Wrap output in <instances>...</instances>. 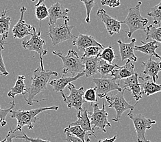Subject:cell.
<instances>
[{"label": "cell", "instance_id": "1", "mask_svg": "<svg viewBox=\"0 0 161 142\" xmlns=\"http://www.w3.org/2000/svg\"><path fill=\"white\" fill-rule=\"evenodd\" d=\"M58 75V72L53 71L42 70L41 67L36 68L34 71L32 76V83L30 86L27 88V95L28 98L25 100L28 105L32 106L34 102H40L45 101L43 100H34L36 95L41 93L42 92L46 90L47 84H49V79L52 76H57Z\"/></svg>", "mask_w": 161, "mask_h": 142}, {"label": "cell", "instance_id": "2", "mask_svg": "<svg viewBox=\"0 0 161 142\" xmlns=\"http://www.w3.org/2000/svg\"><path fill=\"white\" fill-rule=\"evenodd\" d=\"M59 109L58 106H52L47 107H41V108L34 109L31 110H12L10 111V118H14L17 120V127L13 130L14 133L17 130L22 131L23 127L25 126H28L30 130L34 129V124L38 120L37 116L41 112L48 110L57 111Z\"/></svg>", "mask_w": 161, "mask_h": 142}, {"label": "cell", "instance_id": "3", "mask_svg": "<svg viewBox=\"0 0 161 142\" xmlns=\"http://www.w3.org/2000/svg\"><path fill=\"white\" fill-rule=\"evenodd\" d=\"M53 55L59 57L63 63V74L66 75L71 73V76H75L80 73L84 72V65L78 53L73 49L69 50L67 55H63L62 53L52 51Z\"/></svg>", "mask_w": 161, "mask_h": 142}, {"label": "cell", "instance_id": "4", "mask_svg": "<svg viewBox=\"0 0 161 142\" xmlns=\"http://www.w3.org/2000/svg\"><path fill=\"white\" fill-rule=\"evenodd\" d=\"M142 4L141 2H139L133 8H130L127 17L124 21H121V24H125L129 28L128 32V37L131 39L132 34L137 30H143L146 32L145 26L148 24L147 18L141 16L140 13V7Z\"/></svg>", "mask_w": 161, "mask_h": 142}, {"label": "cell", "instance_id": "5", "mask_svg": "<svg viewBox=\"0 0 161 142\" xmlns=\"http://www.w3.org/2000/svg\"><path fill=\"white\" fill-rule=\"evenodd\" d=\"M69 21L64 20V24L60 25H49L48 36L51 38L52 45L56 46L63 42L77 38L71 33L74 26L68 25Z\"/></svg>", "mask_w": 161, "mask_h": 142}, {"label": "cell", "instance_id": "6", "mask_svg": "<svg viewBox=\"0 0 161 142\" xmlns=\"http://www.w3.org/2000/svg\"><path fill=\"white\" fill-rule=\"evenodd\" d=\"M125 90L123 89L121 92H118V93L112 96H106V101L108 104L109 108H114L116 111V117L113 118L114 122H119L120 118L125 111L130 110L133 111L135 106L131 105L125 101L124 98V92Z\"/></svg>", "mask_w": 161, "mask_h": 142}, {"label": "cell", "instance_id": "7", "mask_svg": "<svg viewBox=\"0 0 161 142\" xmlns=\"http://www.w3.org/2000/svg\"><path fill=\"white\" fill-rule=\"evenodd\" d=\"M128 117L131 119L135 125V131L138 142H151L147 139L145 133L147 129H150L153 124H156V121L147 118L142 114H134L133 111H130L127 114Z\"/></svg>", "mask_w": 161, "mask_h": 142}, {"label": "cell", "instance_id": "8", "mask_svg": "<svg viewBox=\"0 0 161 142\" xmlns=\"http://www.w3.org/2000/svg\"><path fill=\"white\" fill-rule=\"evenodd\" d=\"M41 30L39 32H36L35 27L33 26L32 29V35L31 38L29 40L23 41L22 46L25 49L28 50L30 51H35L39 53L40 56V64L41 68L42 70H45L43 56L47 55V51L44 49V46L46 43L44 40H43L41 37Z\"/></svg>", "mask_w": 161, "mask_h": 142}, {"label": "cell", "instance_id": "9", "mask_svg": "<svg viewBox=\"0 0 161 142\" xmlns=\"http://www.w3.org/2000/svg\"><path fill=\"white\" fill-rule=\"evenodd\" d=\"M92 106L93 108V112H88L92 129L95 130V129L97 128L101 129L103 132L106 133V127H111V124L108 120V113L106 111L105 103L103 102L102 109L99 108L97 103H93Z\"/></svg>", "mask_w": 161, "mask_h": 142}, {"label": "cell", "instance_id": "10", "mask_svg": "<svg viewBox=\"0 0 161 142\" xmlns=\"http://www.w3.org/2000/svg\"><path fill=\"white\" fill-rule=\"evenodd\" d=\"M68 89L70 91V94L69 96L65 95L64 92L61 93L64 102L66 103L69 109H71L74 107L76 110H82V105L84 104V90L83 87H80L77 89L73 83H69L68 85Z\"/></svg>", "mask_w": 161, "mask_h": 142}, {"label": "cell", "instance_id": "11", "mask_svg": "<svg viewBox=\"0 0 161 142\" xmlns=\"http://www.w3.org/2000/svg\"><path fill=\"white\" fill-rule=\"evenodd\" d=\"M93 82L95 84L96 94L99 98H105L106 94L112 91L117 90L118 92H121L123 90V88L120 86V83L113 79L106 77L93 78Z\"/></svg>", "mask_w": 161, "mask_h": 142}, {"label": "cell", "instance_id": "12", "mask_svg": "<svg viewBox=\"0 0 161 142\" xmlns=\"http://www.w3.org/2000/svg\"><path fill=\"white\" fill-rule=\"evenodd\" d=\"M26 10H27V8L25 6H22L21 8L20 18L19 19L18 22L13 27V30H12L14 38L22 39V38H24L25 36L32 35V31L33 29V26L26 24L24 18V14Z\"/></svg>", "mask_w": 161, "mask_h": 142}, {"label": "cell", "instance_id": "13", "mask_svg": "<svg viewBox=\"0 0 161 142\" xmlns=\"http://www.w3.org/2000/svg\"><path fill=\"white\" fill-rule=\"evenodd\" d=\"M139 75L137 72L132 76H130V77L123 79L121 87L123 89H125V90H128L131 92L132 97L135 99L136 102H138L142 98V96L143 94V90L141 86V83L139 82Z\"/></svg>", "mask_w": 161, "mask_h": 142}, {"label": "cell", "instance_id": "14", "mask_svg": "<svg viewBox=\"0 0 161 142\" xmlns=\"http://www.w3.org/2000/svg\"><path fill=\"white\" fill-rule=\"evenodd\" d=\"M97 17H99L105 25V28L110 36L119 33L121 28V21L117 20L106 13V10L103 8L98 9L97 12Z\"/></svg>", "mask_w": 161, "mask_h": 142}, {"label": "cell", "instance_id": "15", "mask_svg": "<svg viewBox=\"0 0 161 142\" xmlns=\"http://www.w3.org/2000/svg\"><path fill=\"white\" fill-rule=\"evenodd\" d=\"M49 11V25H56L57 20L58 19H64V20L69 21V17L67 14L69 12V10L64 8L60 3L56 2L54 4L48 8Z\"/></svg>", "mask_w": 161, "mask_h": 142}, {"label": "cell", "instance_id": "16", "mask_svg": "<svg viewBox=\"0 0 161 142\" xmlns=\"http://www.w3.org/2000/svg\"><path fill=\"white\" fill-rule=\"evenodd\" d=\"M78 120L75 122L71 123V126H76L78 125L81 127L85 133H87V136H93L96 138L95 134V130L92 129L91 124V120L88 114V111L86 108H84L82 110L79 111L77 113Z\"/></svg>", "mask_w": 161, "mask_h": 142}, {"label": "cell", "instance_id": "17", "mask_svg": "<svg viewBox=\"0 0 161 142\" xmlns=\"http://www.w3.org/2000/svg\"><path fill=\"white\" fill-rule=\"evenodd\" d=\"M135 42V38H132L131 42L130 43H123L121 40L117 41L122 62L126 60L134 61V62L137 61V57L135 54L136 47Z\"/></svg>", "mask_w": 161, "mask_h": 142}, {"label": "cell", "instance_id": "18", "mask_svg": "<svg viewBox=\"0 0 161 142\" xmlns=\"http://www.w3.org/2000/svg\"><path fill=\"white\" fill-rule=\"evenodd\" d=\"M72 43L73 45L76 46L80 51L82 53H84V50L90 47H99L102 49H104L102 45L98 43L93 36L82 34H80L79 36L73 41Z\"/></svg>", "mask_w": 161, "mask_h": 142}, {"label": "cell", "instance_id": "19", "mask_svg": "<svg viewBox=\"0 0 161 142\" xmlns=\"http://www.w3.org/2000/svg\"><path fill=\"white\" fill-rule=\"evenodd\" d=\"M135 64L132 62V61L128 60L124 66L114 69L111 72L110 75L113 76L114 80L116 81L127 79L136 73L135 71Z\"/></svg>", "mask_w": 161, "mask_h": 142}, {"label": "cell", "instance_id": "20", "mask_svg": "<svg viewBox=\"0 0 161 142\" xmlns=\"http://www.w3.org/2000/svg\"><path fill=\"white\" fill-rule=\"evenodd\" d=\"M143 65L144 70L143 73L152 79L154 82H156V80L158 79V72L161 71V61L160 62H156L153 60L152 57L149 58L147 62H142Z\"/></svg>", "mask_w": 161, "mask_h": 142}, {"label": "cell", "instance_id": "21", "mask_svg": "<svg viewBox=\"0 0 161 142\" xmlns=\"http://www.w3.org/2000/svg\"><path fill=\"white\" fill-rule=\"evenodd\" d=\"M84 75V72L80 73L75 76H64V75H63L59 79H53L51 81V82H49V84L53 87V90H54L56 92L62 93L64 92L63 90L69 84L73 82H74V81H76L77 79L81 78Z\"/></svg>", "mask_w": 161, "mask_h": 142}, {"label": "cell", "instance_id": "22", "mask_svg": "<svg viewBox=\"0 0 161 142\" xmlns=\"http://www.w3.org/2000/svg\"><path fill=\"white\" fill-rule=\"evenodd\" d=\"M81 59L84 65V75L86 77H91V76L98 73L99 64L100 61L99 56L93 57H81Z\"/></svg>", "mask_w": 161, "mask_h": 142}, {"label": "cell", "instance_id": "23", "mask_svg": "<svg viewBox=\"0 0 161 142\" xmlns=\"http://www.w3.org/2000/svg\"><path fill=\"white\" fill-rule=\"evenodd\" d=\"M139 79L142 81L141 86L143 92L147 97L157 92H161V84H157L147 76H140Z\"/></svg>", "mask_w": 161, "mask_h": 142}, {"label": "cell", "instance_id": "24", "mask_svg": "<svg viewBox=\"0 0 161 142\" xmlns=\"http://www.w3.org/2000/svg\"><path fill=\"white\" fill-rule=\"evenodd\" d=\"M25 76L24 75H19L14 86L11 87L10 90L8 93V97L10 98L14 99L17 95H23L24 98H25L27 94V88L25 84Z\"/></svg>", "mask_w": 161, "mask_h": 142}, {"label": "cell", "instance_id": "25", "mask_svg": "<svg viewBox=\"0 0 161 142\" xmlns=\"http://www.w3.org/2000/svg\"><path fill=\"white\" fill-rule=\"evenodd\" d=\"M141 43L143 45L141 46H136L135 51H140L143 53L144 54L149 55L151 57H155L156 58L160 59V55L158 53H156V50L159 47V43L156 41H152L149 43H144L143 41H141Z\"/></svg>", "mask_w": 161, "mask_h": 142}, {"label": "cell", "instance_id": "26", "mask_svg": "<svg viewBox=\"0 0 161 142\" xmlns=\"http://www.w3.org/2000/svg\"><path fill=\"white\" fill-rule=\"evenodd\" d=\"M8 11V10H4L0 14V36H2V42H4V40L8 36L11 24V18L6 16Z\"/></svg>", "mask_w": 161, "mask_h": 142}, {"label": "cell", "instance_id": "27", "mask_svg": "<svg viewBox=\"0 0 161 142\" xmlns=\"http://www.w3.org/2000/svg\"><path fill=\"white\" fill-rule=\"evenodd\" d=\"M146 38L145 40L152 39L161 45V27L149 25L146 28Z\"/></svg>", "mask_w": 161, "mask_h": 142}, {"label": "cell", "instance_id": "28", "mask_svg": "<svg viewBox=\"0 0 161 142\" xmlns=\"http://www.w3.org/2000/svg\"><path fill=\"white\" fill-rule=\"evenodd\" d=\"M119 66H119L117 64H109L106 62V61L100 59L99 64L98 72L101 75L102 77L106 78V76L110 75L114 69L118 68Z\"/></svg>", "mask_w": 161, "mask_h": 142}, {"label": "cell", "instance_id": "29", "mask_svg": "<svg viewBox=\"0 0 161 142\" xmlns=\"http://www.w3.org/2000/svg\"><path fill=\"white\" fill-rule=\"evenodd\" d=\"M64 132L70 133L71 134H72V135H74L75 137L80 138V139H81L83 142H86L85 139V137L87 136L86 135V133L84 132L83 129L78 125H76V126L69 125L68 127L64 129Z\"/></svg>", "mask_w": 161, "mask_h": 142}, {"label": "cell", "instance_id": "30", "mask_svg": "<svg viewBox=\"0 0 161 142\" xmlns=\"http://www.w3.org/2000/svg\"><path fill=\"white\" fill-rule=\"evenodd\" d=\"M99 57L101 60L106 61V62L112 64L113 61L115 58V53H114L113 46H108V47L103 49V51L99 53Z\"/></svg>", "mask_w": 161, "mask_h": 142}, {"label": "cell", "instance_id": "31", "mask_svg": "<svg viewBox=\"0 0 161 142\" xmlns=\"http://www.w3.org/2000/svg\"><path fill=\"white\" fill-rule=\"evenodd\" d=\"M147 14L154 19V24L155 25L161 24V0L158 4L152 8Z\"/></svg>", "mask_w": 161, "mask_h": 142}, {"label": "cell", "instance_id": "32", "mask_svg": "<svg viewBox=\"0 0 161 142\" xmlns=\"http://www.w3.org/2000/svg\"><path fill=\"white\" fill-rule=\"evenodd\" d=\"M35 9V15L36 17L40 22V28H41V21L45 19L46 18L49 17V11L48 8L46 6L44 3H41V5L36 6Z\"/></svg>", "mask_w": 161, "mask_h": 142}, {"label": "cell", "instance_id": "33", "mask_svg": "<svg viewBox=\"0 0 161 142\" xmlns=\"http://www.w3.org/2000/svg\"><path fill=\"white\" fill-rule=\"evenodd\" d=\"M84 102L91 103L92 104L96 103L97 101V94H96V90L95 88H89L88 89L84 94Z\"/></svg>", "mask_w": 161, "mask_h": 142}, {"label": "cell", "instance_id": "34", "mask_svg": "<svg viewBox=\"0 0 161 142\" xmlns=\"http://www.w3.org/2000/svg\"><path fill=\"white\" fill-rule=\"evenodd\" d=\"M10 104L12 105H11L10 107H9V108L3 109H0V128H2L6 125L7 122L6 120V116H8V114L10 113V111L13 110V109L15 106L14 99H13V102L11 103Z\"/></svg>", "mask_w": 161, "mask_h": 142}, {"label": "cell", "instance_id": "35", "mask_svg": "<svg viewBox=\"0 0 161 142\" xmlns=\"http://www.w3.org/2000/svg\"><path fill=\"white\" fill-rule=\"evenodd\" d=\"M84 4L85 6L86 10V22L87 24H90L91 20H90V16H91V13L93 9V6H95V2L94 0H80Z\"/></svg>", "mask_w": 161, "mask_h": 142}, {"label": "cell", "instance_id": "36", "mask_svg": "<svg viewBox=\"0 0 161 142\" xmlns=\"http://www.w3.org/2000/svg\"><path fill=\"white\" fill-rule=\"evenodd\" d=\"M102 49L99 47H90L84 50L82 57H97L99 54V51Z\"/></svg>", "mask_w": 161, "mask_h": 142}, {"label": "cell", "instance_id": "37", "mask_svg": "<svg viewBox=\"0 0 161 142\" xmlns=\"http://www.w3.org/2000/svg\"><path fill=\"white\" fill-rule=\"evenodd\" d=\"M3 45H0V72H1L0 76H8L9 75V72L6 70L2 54V51L4 49V46Z\"/></svg>", "mask_w": 161, "mask_h": 142}, {"label": "cell", "instance_id": "38", "mask_svg": "<svg viewBox=\"0 0 161 142\" xmlns=\"http://www.w3.org/2000/svg\"><path fill=\"white\" fill-rule=\"evenodd\" d=\"M21 132L23 133V136H14V135H13V139H24L25 140L29 141L30 142H52L50 141L43 140L42 139H40V138H30V137H28L25 135V133H24V130H22Z\"/></svg>", "mask_w": 161, "mask_h": 142}, {"label": "cell", "instance_id": "39", "mask_svg": "<svg viewBox=\"0 0 161 142\" xmlns=\"http://www.w3.org/2000/svg\"><path fill=\"white\" fill-rule=\"evenodd\" d=\"M101 4L110 8H116L121 5V0H101Z\"/></svg>", "mask_w": 161, "mask_h": 142}, {"label": "cell", "instance_id": "40", "mask_svg": "<svg viewBox=\"0 0 161 142\" xmlns=\"http://www.w3.org/2000/svg\"><path fill=\"white\" fill-rule=\"evenodd\" d=\"M66 134V141L67 142H83L80 138L72 135L70 133L65 132Z\"/></svg>", "mask_w": 161, "mask_h": 142}, {"label": "cell", "instance_id": "41", "mask_svg": "<svg viewBox=\"0 0 161 142\" xmlns=\"http://www.w3.org/2000/svg\"><path fill=\"white\" fill-rule=\"evenodd\" d=\"M13 134H14L13 130L10 129L8 131V135L6 137V140L5 142H13Z\"/></svg>", "mask_w": 161, "mask_h": 142}, {"label": "cell", "instance_id": "42", "mask_svg": "<svg viewBox=\"0 0 161 142\" xmlns=\"http://www.w3.org/2000/svg\"><path fill=\"white\" fill-rule=\"evenodd\" d=\"M117 135H114L111 138H106V139H99L98 142H114L117 139Z\"/></svg>", "mask_w": 161, "mask_h": 142}, {"label": "cell", "instance_id": "43", "mask_svg": "<svg viewBox=\"0 0 161 142\" xmlns=\"http://www.w3.org/2000/svg\"><path fill=\"white\" fill-rule=\"evenodd\" d=\"M31 1H32V2H34V1H36V0H31ZM44 2H45V0H38V3L35 5V7L41 5V3H44Z\"/></svg>", "mask_w": 161, "mask_h": 142}, {"label": "cell", "instance_id": "44", "mask_svg": "<svg viewBox=\"0 0 161 142\" xmlns=\"http://www.w3.org/2000/svg\"><path fill=\"white\" fill-rule=\"evenodd\" d=\"M4 44H5L4 42H2V41L1 40V39H0V45H4Z\"/></svg>", "mask_w": 161, "mask_h": 142}, {"label": "cell", "instance_id": "45", "mask_svg": "<svg viewBox=\"0 0 161 142\" xmlns=\"http://www.w3.org/2000/svg\"><path fill=\"white\" fill-rule=\"evenodd\" d=\"M6 138H5L4 139H3L2 141H0V142H5V141H6Z\"/></svg>", "mask_w": 161, "mask_h": 142}, {"label": "cell", "instance_id": "46", "mask_svg": "<svg viewBox=\"0 0 161 142\" xmlns=\"http://www.w3.org/2000/svg\"><path fill=\"white\" fill-rule=\"evenodd\" d=\"M25 142H30V141H27V140H25Z\"/></svg>", "mask_w": 161, "mask_h": 142}, {"label": "cell", "instance_id": "47", "mask_svg": "<svg viewBox=\"0 0 161 142\" xmlns=\"http://www.w3.org/2000/svg\"><path fill=\"white\" fill-rule=\"evenodd\" d=\"M0 109H1V106H0Z\"/></svg>", "mask_w": 161, "mask_h": 142}, {"label": "cell", "instance_id": "48", "mask_svg": "<svg viewBox=\"0 0 161 142\" xmlns=\"http://www.w3.org/2000/svg\"><path fill=\"white\" fill-rule=\"evenodd\" d=\"M160 60H161V55H160Z\"/></svg>", "mask_w": 161, "mask_h": 142}]
</instances>
